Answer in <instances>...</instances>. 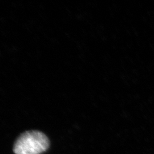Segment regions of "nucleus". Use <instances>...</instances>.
I'll return each instance as SVG.
<instances>
[{"label":"nucleus","instance_id":"1","mask_svg":"<svg viewBox=\"0 0 154 154\" xmlns=\"http://www.w3.org/2000/svg\"><path fill=\"white\" fill-rule=\"evenodd\" d=\"M49 147V140L42 132H24L17 139L14 146L16 154H41Z\"/></svg>","mask_w":154,"mask_h":154}]
</instances>
